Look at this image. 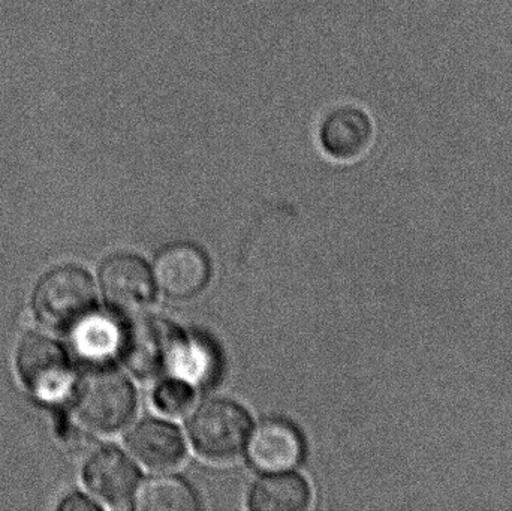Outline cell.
Returning <instances> with one entry per match:
<instances>
[{
  "instance_id": "cell-7",
  "label": "cell",
  "mask_w": 512,
  "mask_h": 511,
  "mask_svg": "<svg viewBox=\"0 0 512 511\" xmlns=\"http://www.w3.org/2000/svg\"><path fill=\"white\" fill-rule=\"evenodd\" d=\"M375 126L364 108L339 104L322 114L318 141L325 155L336 161H354L372 146Z\"/></svg>"
},
{
  "instance_id": "cell-3",
  "label": "cell",
  "mask_w": 512,
  "mask_h": 511,
  "mask_svg": "<svg viewBox=\"0 0 512 511\" xmlns=\"http://www.w3.org/2000/svg\"><path fill=\"white\" fill-rule=\"evenodd\" d=\"M251 417L245 408L228 399H212L197 408L189 435L195 450L210 461L237 458L248 444Z\"/></svg>"
},
{
  "instance_id": "cell-14",
  "label": "cell",
  "mask_w": 512,
  "mask_h": 511,
  "mask_svg": "<svg viewBox=\"0 0 512 511\" xmlns=\"http://www.w3.org/2000/svg\"><path fill=\"white\" fill-rule=\"evenodd\" d=\"M138 511H195L200 509L194 489L176 476H158L138 486L134 494Z\"/></svg>"
},
{
  "instance_id": "cell-6",
  "label": "cell",
  "mask_w": 512,
  "mask_h": 511,
  "mask_svg": "<svg viewBox=\"0 0 512 511\" xmlns=\"http://www.w3.org/2000/svg\"><path fill=\"white\" fill-rule=\"evenodd\" d=\"M99 284L110 308L125 317L140 315L155 296L152 272L132 254L107 258L99 270Z\"/></svg>"
},
{
  "instance_id": "cell-15",
  "label": "cell",
  "mask_w": 512,
  "mask_h": 511,
  "mask_svg": "<svg viewBox=\"0 0 512 511\" xmlns=\"http://www.w3.org/2000/svg\"><path fill=\"white\" fill-rule=\"evenodd\" d=\"M219 357L215 347L201 338H188L183 342L174 375L198 386H207L218 377Z\"/></svg>"
},
{
  "instance_id": "cell-9",
  "label": "cell",
  "mask_w": 512,
  "mask_h": 511,
  "mask_svg": "<svg viewBox=\"0 0 512 511\" xmlns=\"http://www.w3.org/2000/svg\"><path fill=\"white\" fill-rule=\"evenodd\" d=\"M137 467L116 449H102L90 455L84 467L87 488L104 503L120 507L134 498L138 488Z\"/></svg>"
},
{
  "instance_id": "cell-10",
  "label": "cell",
  "mask_w": 512,
  "mask_h": 511,
  "mask_svg": "<svg viewBox=\"0 0 512 511\" xmlns=\"http://www.w3.org/2000/svg\"><path fill=\"white\" fill-rule=\"evenodd\" d=\"M248 458L255 468L282 473L297 467L303 459V440L291 423L267 420L249 435Z\"/></svg>"
},
{
  "instance_id": "cell-16",
  "label": "cell",
  "mask_w": 512,
  "mask_h": 511,
  "mask_svg": "<svg viewBox=\"0 0 512 511\" xmlns=\"http://www.w3.org/2000/svg\"><path fill=\"white\" fill-rule=\"evenodd\" d=\"M194 401L192 384L179 377L161 381L153 393V404L165 416H183L191 410Z\"/></svg>"
},
{
  "instance_id": "cell-5",
  "label": "cell",
  "mask_w": 512,
  "mask_h": 511,
  "mask_svg": "<svg viewBox=\"0 0 512 511\" xmlns=\"http://www.w3.org/2000/svg\"><path fill=\"white\" fill-rule=\"evenodd\" d=\"M20 380L41 399H54L68 387L71 366L68 354L53 339L29 333L21 339L15 353Z\"/></svg>"
},
{
  "instance_id": "cell-11",
  "label": "cell",
  "mask_w": 512,
  "mask_h": 511,
  "mask_svg": "<svg viewBox=\"0 0 512 511\" xmlns=\"http://www.w3.org/2000/svg\"><path fill=\"white\" fill-rule=\"evenodd\" d=\"M128 447L135 459L150 470L176 467L185 456V441L179 429L162 420L140 423L129 435Z\"/></svg>"
},
{
  "instance_id": "cell-12",
  "label": "cell",
  "mask_w": 512,
  "mask_h": 511,
  "mask_svg": "<svg viewBox=\"0 0 512 511\" xmlns=\"http://www.w3.org/2000/svg\"><path fill=\"white\" fill-rule=\"evenodd\" d=\"M309 485L297 474L271 473L256 482L249 495V507L255 511H301L310 504Z\"/></svg>"
},
{
  "instance_id": "cell-4",
  "label": "cell",
  "mask_w": 512,
  "mask_h": 511,
  "mask_svg": "<svg viewBox=\"0 0 512 511\" xmlns=\"http://www.w3.org/2000/svg\"><path fill=\"white\" fill-rule=\"evenodd\" d=\"M186 336L159 317H138L123 332L120 353L132 374L156 378L174 372Z\"/></svg>"
},
{
  "instance_id": "cell-1",
  "label": "cell",
  "mask_w": 512,
  "mask_h": 511,
  "mask_svg": "<svg viewBox=\"0 0 512 511\" xmlns=\"http://www.w3.org/2000/svg\"><path fill=\"white\" fill-rule=\"evenodd\" d=\"M72 407L81 425L90 431L113 434L131 422L137 396L122 374L99 365L78 378Z\"/></svg>"
},
{
  "instance_id": "cell-13",
  "label": "cell",
  "mask_w": 512,
  "mask_h": 511,
  "mask_svg": "<svg viewBox=\"0 0 512 511\" xmlns=\"http://www.w3.org/2000/svg\"><path fill=\"white\" fill-rule=\"evenodd\" d=\"M72 332V342L78 356L96 365H102L114 354L120 353L123 332L116 321L95 312L77 324Z\"/></svg>"
},
{
  "instance_id": "cell-8",
  "label": "cell",
  "mask_w": 512,
  "mask_h": 511,
  "mask_svg": "<svg viewBox=\"0 0 512 511\" xmlns=\"http://www.w3.org/2000/svg\"><path fill=\"white\" fill-rule=\"evenodd\" d=\"M152 275L155 285L168 297L191 299L209 284V258L198 246L176 243L158 255Z\"/></svg>"
},
{
  "instance_id": "cell-2",
  "label": "cell",
  "mask_w": 512,
  "mask_h": 511,
  "mask_svg": "<svg viewBox=\"0 0 512 511\" xmlns=\"http://www.w3.org/2000/svg\"><path fill=\"white\" fill-rule=\"evenodd\" d=\"M92 276L78 266L63 264L45 273L33 293V311L44 326L71 332L95 312Z\"/></svg>"
},
{
  "instance_id": "cell-17",
  "label": "cell",
  "mask_w": 512,
  "mask_h": 511,
  "mask_svg": "<svg viewBox=\"0 0 512 511\" xmlns=\"http://www.w3.org/2000/svg\"><path fill=\"white\" fill-rule=\"evenodd\" d=\"M62 511H98L101 506L83 494H72L59 504Z\"/></svg>"
}]
</instances>
